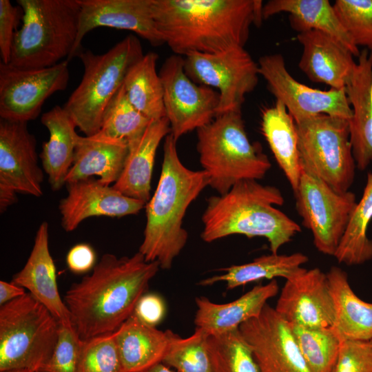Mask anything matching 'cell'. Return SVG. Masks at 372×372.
<instances>
[{
    "label": "cell",
    "instance_id": "6da1fadb",
    "mask_svg": "<svg viewBox=\"0 0 372 372\" xmlns=\"http://www.w3.org/2000/svg\"><path fill=\"white\" fill-rule=\"evenodd\" d=\"M160 269L139 251L118 258L105 254L92 273L74 283L64 302L81 340L113 333L134 313L139 298Z\"/></svg>",
    "mask_w": 372,
    "mask_h": 372
},
{
    "label": "cell",
    "instance_id": "7a4b0ae2",
    "mask_svg": "<svg viewBox=\"0 0 372 372\" xmlns=\"http://www.w3.org/2000/svg\"><path fill=\"white\" fill-rule=\"evenodd\" d=\"M260 0H152L164 43L179 56L244 48L251 25H260Z\"/></svg>",
    "mask_w": 372,
    "mask_h": 372
},
{
    "label": "cell",
    "instance_id": "3957f363",
    "mask_svg": "<svg viewBox=\"0 0 372 372\" xmlns=\"http://www.w3.org/2000/svg\"><path fill=\"white\" fill-rule=\"evenodd\" d=\"M176 142L171 134L165 138L161 176L145 205L146 224L138 250L147 261H157L163 269L172 267L185 246L188 234L183 220L189 206L209 184L204 170H191L182 163Z\"/></svg>",
    "mask_w": 372,
    "mask_h": 372
},
{
    "label": "cell",
    "instance_id": "277c9868",
    "mask_svg": "<svg viewBox=\"0 0 372 372\" xmlns=\"http://www.w3.org/2000/svg\"><path fill=\"white\" fill-rule=\"evenodd\" d=\"M280 190L255 180L236 183L227 193L207 199L200 237L206 242L234 234L264 237L272 254L290 242L300 226L276 208L284 203Z\"/></svg>",
    "mask_w": 372,
    "mask_h": 372
},
{
    "label": "cell",
    "instance_id": "5b68a950",
    "mask_svg": "<svg viewBox=\"0 0 372 372\" xmlns=\"http://www.w3.org/2000/svg\"><path fill=\"white\" fill-rule=\"evenodd\" d=\"M197 151L209 184L218 194L243 180H258L271 164L258 143L250 142L241 110L216 116L197 130Z\"/></svg>",
    "mask_w": 372,
    "mask_h": 372
},
{
    "label": "cell",
    "instance_id": "8992f818",
    "mask_svg": "<svg viewBox=\"0 0 372 372\" xmlns=\"http://www.w3.org/2000/svg\"><path fill=\"white\" fill-rule=\"evenodd\" d=\"M22 25L14 34L10 64L23 68L55 65L71 54L78 35V0H17Z\"/></svg>",
    "mask_w": 372,
    "mask_h": 372
},
{
    "label": "cell",
    "instance_id": "52a82bcc",
    "mask_svg": "<svg viewBox=\"0 0 372 372\" xmlns=\"http://www.w3.org/2000/svg\"><path fill=\"white\" fill-rule=\"evenodd\" d=\"M143 56L141 41L134 34L102 54L90 50L79 54L83 75L63 107L85 136L100 130L107 106L123 85L129 70Z\"/></svg>",
    "mask_w": 372,
    "mask_h": 372
},
{
    "label": "cell",
    "instance_id": "ba28073f",
    "mask_svg": "<svg viewBox=\"0 0 372 372\" xmlns=\"http://www.w3.org/2000/svg\"><path fill=\"white\" fill-rule=\"evenodd\" d=\"M59 321L30 293L1 306L0 372H39L56 346Z\"/></svg>",
    "mask_w": 372,
    "mask_h": 372
},
{
    "label": "cell",
    "instance_id": "9c48e42d",
    "mask_svg": "<svg viewBox=\"0 0 372 372\" xmlns=\"http://www.w3.org/2000/svg\"><path fill=\"white\" fill-rule=\"evenodd\" d=\"M302 171L320 178L335 191H349L355 162L350 142L349 121L318 114L296 123Z\"/></svg>",
    "mask_w": 372,
    "mask_h": 372
},
{
    "label": "cell",
    "instance_id": "30bf717a",
    "mask_svg": "<svg viewBox=\"0 0 372 372\" xmlns=\"http://www.w3.org/2000/svg\"><path fill=\"white\" fill-rule=\"evenodd\" d=\"M294 194L296 210L311 231L316 248L333 256L356 206L355 195L338 192L302 170Z\"/></svg>",
    "mask_w": 372,
    "mask_h": 372
},
{
    "label": "cell",
    "instance_id": "8fae6325",
    "mask_svg": "<svg viewBox=\"0 0 372 372\" xmlns=\"http://www.w3.org/2000/svg\"><path fill=\"white\" fill-rule=\"evenodd\" d=\"M184 69L194 82L218 90L216 116L241 110L260 75L258 63L244 48L218 54H189L184 56Z\"/></svg>",
    "mask_w": 372,
    "mask_h": 372
},
{
    "label": "cell",
    "instance_id": "7c38bea8",
    "mask_svg": "<svg viewBox=\"0 0 372 372\" xmlns=\"http://www.w3.org/2000/svg\"><path fill=\"white\" fill-rule=\"evenodd\" d=\"M69 61L43 68H23L0 63V116L27 123L37 118L45 100L65 90Z\"/></svg>",
    "mask_w": 372,
    "mask_h": 372
},
{
    "label": "cell",
    "instance_id": "4fadbf2b",
    "mask_svg": "<svg viewBox=\"0 0 372 372\" xmlns=\"http://www.w3.org/2000/svg\"><path fill=\"white\" fill-rule=\"evenodd\" d=\"M159 76L163 87L165 117L177 141L216 116L219 94L211 87L194 82L185 73L184 57L172 55L163 63Z\"/></svg>",
    "mask_w": 372,
    "mask_h": 372
},
{
    "label": "cell",
    "instance_id": "5bb4252c",
    "mask_svg": "<svg viewBox=\"0 0 372 372\" xmlns=\"http://www.w3.org/2000/svg\"><path fill=\"white\" fill-rule=\"evenodd\" d=\"M258 65L269 90L276 101L285 105L296 123L318 114L351 118L352 110L345 88L325 91L299 83L288 72L280 54L260 57Z\"/></svg>",
    "mask_w": 372,
    "mask_h": 372
},
{
    "label": "cell",
    "instance_id": "9a60e30c",
    "mask_svg": "<svg viewBox=\"0 0 372 372\" xmlns=\"http://www.w3.org/2000/svg\"><path fill=\"white\" fill-rule=\"evenodd\" d=\"M239 331L250 346L261 372H311L291 325L269 304Z\"/></svg>",
    "mask_w": 372,
    "mask_h": 372
},
{
    "label": "cell",
    "instance_id": "2e32d148",
    "mask_svg": "<svg viewBox=\"0 0 372 372\" xmlns=\"http://www.w3.org/2000/svg\"><path fill=\"white\" fill-rule=\"evenodd\" d=\"M274 309L291 325L331 328L334 306L327 273L299 268L286 279Z\"/></svg>",
    "mask_w": 372,
    "mask_h": 372
},
{
    "label": "cell",
    "instance_id": "e0dca14e",
    "mask_svg": "<svg viewBox=\"0 0 372 372\" xmlns=\"http://www.w3.org/2000/svg\"><path fill=\"white\" fill-rule=\"evenodd\" d=\"M44 175L27 123L0 120V194L43 195Z\"/></svg>",
    "mask_w": 372,
    "mask_h": 372
},
{
    "label": "cell",
    "instance_id": "ac0fdd59",
    "mask_svg": "<svg viewBox=\"0 0 372 372\" xmlns=\"http://www.w3.org/2000/svg\"><path fill=\"white\" fill-rule=\"evenodd\" d=\"M81 11L74 47L68 57L78 56L84 37L94 28L107 27L129 30L151 45L164 43L152 16V0H78Z\"/></svg>",
    "mask_w": 372,
    "mask_h": 372
},
{
    "label": "cell",
    "instance_id": "d6986e66",
    "mask_svg": "<svg viewBox=\"0 0 372 372\" xmlns=\"http://www.w3.org/2000/svg\"><path fill=\"white\" fill-rule=\"evenodd\" d=\"M67 195L59 209L61 226L72 231L92 216L123 217L138 214L145 203L128 197L93 177L67 183Z\"/></svg>",
    "mask_w": 372,
    "mask_h": 372
},
{
    "label": "cell",
    "instance_id": "ffe728a7",
    "mask_svg": "<svg viewBox=\"0 0 372 372\" xmlns=\"http://www.w3.org/2000/svg\"><path fill=\"white\" fill-rule=\"evenodd\" d=\"M297 39L302 46L298 64L301 71L313 82L331 89L345 88L356 63L351 52L319 30L298 33Z\"/></svg>",
    "mask_w": 372,
    "mask_h": 372
},
{
    "label": "cell",
    "instance_id": "44dd1931",
    "mask_svg": "<svg viewBox=\"0 0 372 372\" xmlns=\"http://www.w3.org/2000/svg\"><path fill=\"white\" fill-rule=\"evenodd\" d=\"M49 225L41 223L24 267L13 276V283L27 289L35 299L65 325H72L70 314L58 289L56 267L49 249Z\"/></svg>",
    "mask_w": 372,
    "mask_h": 372
},
{
    "label": "cell",
    "instance_id": "7402d4cb",
    "mask_svg": "<svg viewBox=\"0 0 372 372\" xmlns=\"http://www.w3.org/2000/svg\"><path fill=\"white\" fill-rule=\"evenodd\" d=\"M345 91L351 110L350 142L356 167L364 170L372 161V52L363 49Z\"/></svg>",
    "mask_w": 372,
    "mask_h": 372
},
{
    "label": "cell",
    "instance_id": "603a6c76",
    "mask_svg": "<svg viewBox=\"0 0 372 372\" xmlns=\"http://www.w3.org/2000/svg\"><path fill=\"white\" fill-rule=\"evenodd\" d=\"M279 287L276 280L259 285L238 299L224 304L211 302L205 296L196 298V328L208 334H220L234 329L260 315L267 301L276 296Z\"/></svg>",
    "mask_w": 372,
    "mask_h": 372
},
{
    "label": "cell",
    "instance_id": "cb8c5ba5",
    "mask_svg": "<svg viewBox=\"0 0 372 372\" xmlns=\"http://www.w3.org/2000/svg\"><path fill=\"white\" fill-rule=\"evenodd\" d=\"M171 133L168 119L152 120L142 136L128 147L121 174L112 187L145 204L150 199L151 180L157 149Z\"/></svg>",
    "mask_w": 372,
    "mask_h": 372
},
{
    "label": "cell",
    "instance_id": "d4e9b609",
    "mask_svg": "<svg viewBox=\"0 0 372 372\" xmlns=\"http://www.w3.org/2000/svg\"><path fill=\"white\" fill-rule=\"evenodd\" d=\"M127 153V144L100 132L92 136H81L65 184L94 176H99L105 185L114 184L121 174Z\"/></svg>",
    "mask_w": 372,
    "mask_h": 372
},
{
    "label": "cell",
    "instance_id": "484cf974",
    "mask_svg": "<svg viewBox=\"0 0 372 372\" xmlns=\"http://www.w3.org/2000/svg\"><path fill=\"white\" fill-rule=\"evenodd\" d=\"M280 12L289 14L293 30L298 33L319 30L327 34L358 57L360 51L328 0H271L262 7L263 19Z\"/></svg>",
    "mask_w": 372,
    "mask_h": 372
},
{
    "label": "cell",
    "instance_id": "4316f807",
    "mask_svg": "<svg viewBox=\"0 0 372 372\" xmlns=\"http://www.w3.org/2000/svg\"><path fill=\"white\" fill-rule=\"evenodd\" d=\"M334 306L332 330L341 342L372 339V303L361 300L338 267L327 273Z\"/></svg>",
    "mask_w": 372,
    "mask_h": 372
},
{
    "label": "cell",
    "instance_id": "83f0119b",
    "mask_svg": "<svg viewBox=\"0 0 372 372\" xmlns=\"http://www.w3.org/2000/svg\"><path fill=\"white\" fill-rule=\"evenodd\" d=\"M41 123L48 130L49 139L44 142L40 158L54 191L65 184L72 165L79 136L76 126L63 107L56 105L42 114Z\"/></svg>",
    "mask_w": 372,
    "mask_h": 372
},
{
    "label": "cell",
    "instance_id": "f1b7e54d",
    "mask_svg": "<svg viewBox=\"0 0 372 372\" xmlns=\"http://www.w3.org/2000/svg\"><path fill=\"white\" fill-rule=\"evenodd\" d=\"M114 337L124 372H143L162 362L169 342V330L147 325L132 314Z\"/></svg>",
    "mask_w": 372,
    "mask_h": 372
},
{
    "label": "cell",
    "instance_id": "f546056e",
    "mask_svg": "<svg viewBox=\"0 0 372 372\" xmlns=\"http://www.w3.org/2000/svg\"><path fill=\"white\" fill-rule=\"evenodd\" d=\"M261 130L294 192L302 174L298 132L294 119L283 103L276 101L273 106L263 110Z\"/></svg>",
    "mask_w": 372,
    "mask_h": 372
},
{
    "label": "cell",
    "instance_id": "4dcf8cb0",
    "mask_svg": "<svg viewBox=\"0 0 372 372\" xmlns=\"http://www.w3.org/2000/svg\"><path fill=\"white\" fill-rule=\"evenodd\" d=\"M309 258L300 252L290 255L271 254L255 258L253 261L222 269L220 275L200 280L201 286H209L225 282L228 289H233L262 279L274 280L277 277L285 280L293 275Z\"/></svg>",
    "mask_w": 372,
    "mask_h": 372
},
{
    "label": "cell",
    "instance_id": "1f68e13d",
    "mask_svg": "<svg viewBox=\"0 0 372 372\" xmlns=\"http://www.w3.org/2000/svg\"><path fill=\"white\" fill-rule=\"evenodd\" d=\"M158 55L149 52L129 70L123 83L131 104L150 120L165 117L163 87L156 71Z\"/></svg>",
    "mask_w": 372,
    "mask_h": 372
},
{
    "label": "cell",
    "instance_id": "d6a6232c",
    "mask_svg": "<svg viewBox=\"0 0 372 372\" xmlns=\"http://www.w3.org/2000/svg\"><path fill=\"white\" fill-rule=\"evenodd\" d=\"M372 219V172L367 174L363 194L356 204L334 257L340 263L358 265L372 259V239L367 229Z\"/></svg>",
    "mask_w": 372,
    "mask_h": 372
},
{
    "label": "cell",
    "instance_id": "836d02e7",
    "mask_svg": "<svg viewBox=\"0 0 372 372\" xmlns=\"http://www.w3.org/2000/svg\"><path fill=\"white\" fill-rule=\"evenodd\" d=\"M207 349L213 372H261L239 329L209 334Z\"/></svg>",
    "mask_w": 372,
    "mask_h": 372
},
{
    "label": "cell",
    "instance_id": "e575fe53",
    "mask_svg": "<svg viewBox=\"0 0 372 372\" xmlns=\"http://www.w3.org/2000/svg\"><path fill=\"white\" fill-rule=\"evenodd\" d=\"M152 121L131 104L123 85L107 106L99 132L129 147L142 136Z\"/></svg>",
    "mask_w": 372,
    "mask_h": 372
},
{
    "label": "cell",
    "instance_id": "d590c367",
    "mask_svg": "<svg viewBox=\"0 0 372 372\" xmlns=\"http://www.w3.org/2000/svg\"><path fill=\"white\" fill-rule=\"evenodd\" d=\"M291 327L311 372H330L337 359L342 342L332 329L309 328L297 325H291Z\"/></svg>",
    "mask_w": 372,
    "mask_h": 372
},
{
    "label": "cell",
    "instance_id": "8d00e7d4",
    "mask_svg": "<svg viewBox=\"0 0 372 372\" xmlns=\"http://www.w3.org/2000/svg\"><path fill=\"white\" fill-rule=\"evenodd\" d=\"M209 334L196 328L183 338L169 330V342L162 362L176 372H213L207 349Z\"/></svg>",
    "mask_w": 372,
    "mask_h": 372
},
{
    "label": "cell",
    "instance_id": "74e56055",
    "mask_svg": "<svg viewBox=\"0 0 372 372\" xmlns=\"http://www.w3.org/2000/svg\"><path fill=\"white\" fill-rule=\"evenodd\" d=\"M79 372H124L114 332L82 340Z\"/></svg>",
    "mask_w": 372,
    "mask_h": 372
},
{
    "label": "cell",
    "instance_id": "f35d334b",
    "mask_svg": "<svg viewBox=\"0 0 372 372\" xmlns=\"http://www.w3.org/2000/svg\"><path fill=\"white\" fill-rule=\"evenodd\" d=\"M333 8L355 45L372 52V0H336Z\"/></svg>",
    "mask_w": 372,
    "mask_h": 372
},
{
    "label": "cell",
    "instance_id": "ab89813d",
    "mask_svg": "<svg viewBox=\"0 0 372 372\" xmlns=\"http://www.w3.org/2000/svg\"><path fill=\"white\" fill-rule=\"evenodd\" d=\"M81 346L74 326L60 323L52 355L39 372H79Z\"/></svg>",
    "mask_w": 372,
    "mask_h": 372
},
{
    "label": "cell",
    "instance_id": "60d3db41",
    "mask_svg": "<svg viewBox=\"0 0 372 372\" xmlns=\"http://www.w3.org/2000/svg\"><path fill=\"white\" fill-rule=\"evenodd\" d=\"M330 372H372V339L342 342Z\"/></svg>",
    "mask_w": 372,
    "mask_h": 372
},
{
    "label": "cell",
    "instance_id": "b9f144b4",
    "mask_svg": "<svg viewBox=\"0 0 372 372\" xmlns=\"http://www.w3.org/2000/svg\"><path fill=\"white\" fill-rule=\"evenodd\" d=\"M22 17L20 6H12L10 0H0V52L3 63L10 61L14 34Z\"/></svg>",
    "mask_w": 372,
    "mask_h": 372
},
{
    "label": "cell",
    "instance_id": "7bdbcfd3",
    "mask_svg": "<svg viewBox=\"0 0 372 372\" xmlns=\"http://www.w3.org/2000/svg\"><path fill=\"white\" fill-rule=\"evenodd\" d=\"M165 312V303L161 296L145 293L139 298L132 314L144 324L156 327L163 320Z\"/></svg>",
    "mask_w": 372,
    "mask_h": 372
},
{
    "label": "cell",
    "instance_id": "ee69618b",
    "mask_svg": "<svg viewBox=\"0 0 372 372\" xmlns=\"http://www.w3.org/2000/svg\"><path fill=\"white\" fill-rule=\"evenodd\" d=\"M96 260L95 251L87 243H79L73 246L66 256L68 269L77 274L92 270L96 265Z\"/></svg>",
    "mask_w": 372,
    "mask_h": 372
},
{
    "label": "cell",
    "instance_id": "f6af8a7d",
    "mask_svg": "<svg viewBox=\"0 0 372 372\" xmlns=\"http://www.w3.org/2000/svg\"><path fill=\"white\" fill-rule=\"evenodd\" d=\"M26 292L25 289L13 283L3 280L0 281V304L3 305L23 295Z\"/></svg>",
    "mask_w": 372,
    "mask_h": 372
},
{
    "label": "cell",
    "instance_id": "bcb514c9",
    "mask_svg": "<svg viewBox=\"0 0 372 372\" xmlns=\"http://www.w3.org/2000/svg\"><path fill=\"white\" fill-rule=\"evenodd\" d=\"M143 372H176L172 370L170 367L167 366L162 362L151 366Z\"/></svg>",
    "mask_w": 372,
    "mask_h": 372
},
{
    "label": "cell",
    "instance_id": "7dc6e473",
    "mask_svg": "<svg viewBox=\"0 0 372 372\" xmlns=\"http://www.w3.org/2000/svg\"><path fill=\"white\" fill-rule=\"evenodd\" d=\"M1 372H32V371H29V370H25V369H14V370L4 371Z\"/></svg>",
    "mask_w": 372,
    "mask_h": 372
}]
</instances>
